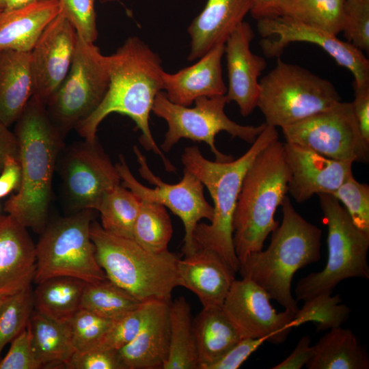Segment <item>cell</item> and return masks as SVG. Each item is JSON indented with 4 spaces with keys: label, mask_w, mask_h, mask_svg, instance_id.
I'll use <instances>...</instances> for the list:
<instances>
[{
    "label": "cell",
    "mask_w": 369,
    "mask_h": 369,
    "mask_svg": "<svg viewBox=\"0 0 369 369\" xmlns=\"http://www.w3.org/2000/svg\"><path fill=\"white\" fill-rule=\"evenodd\" d=\"M141 200L122 185L114 187L103 196L98 208L102 228L116 236L133 238L134 224Z\"/></svg>",
    "instance_id": "cell-32"
},
{
    "label": "cell",
    "mask_w": 369,
    "mask_h": 369,
    "mask_svg": "<svg viewBox=\"0 0 369 369\" xmlns=\"http://www.w3.org/2000/svg\"><path fill=\"white\" fill-rule=\"evenodd\" d=\"M60 11L59 0H38L0 14V51L31 52Z\"/></svg>",
    "instance_id": "cell-25"
},
{
    "label": "cell",
    "mask_w": 369,
    "mask_h": 369,
    "mask_svg": "<svg viewBox=\"0 0 369 369\" xmlns=\"http://www.w3.org/2000/svg\"><path fill=\"white\" fill-rule=\"evenodd\" d=\"M85 281L68 276H56L40 284L33 290L34 310L59 322H70L81 308Z\"/></svg>",
    "instance_id": "cell-30"
},
{
    "label": "cell",
    "mask_w": 369,
    "mask_h": 369,
    "mask_svg": "<svg viewBox=\"0 0 369 369\" xmlns=\"http://www.w3.org/2000/svg\"><path fill=\"white\" fill-rule=\"evenodd\" d=\"M311 339L303 336L292 352L282 361L272 367L273 369H300L305 366L312 355Z\"/></svg>",
    "instance_id": "cell-48"
},
{
    "label": "cell",
    "mask_w": 369,
    "mask_h": 369,
    "mask_svg": "<svg viewBox=\"0 0 369 369\" xmlns=\"http://www.w3.org/2000/svg\"><path fill=\"white\" fill-rule=\"evenodd\" d=\"M281 206L282 221L271 233L269 247L249 255L238 272L295 314L299 308L291 292L292 280L299 269L320 260L322 232L297 212L288 196Z\"/></svg>",
    "instance_id": "cell-4"
},
{
    "label": "cell",
    "mask_w": 369,
    "mask_h": 369,
    "mask_svg": "<svg viewBox=\"0 0 369 369\" xmlns=\"http://www.w3.org/2000/svg\"><path fill=\"white\" fill-rule=\"evenodd\" d=\"M284 154L290 176L288 192L298 203L315 194L332 195L353 175L352 164L325 157L294 143H284Z\"/></svg>",
    "instance_id": "cell-18"
},
{
    "label": "cell",
    "mask_w": 369,
    "mask_h": 369,
    "mask_svg": "<svg viewBox=\"0 0 369 369\" xmlns=\"http://www.w3.org/2000/svg\"><path fill=\"white\" fill-rule=\"evenodd\" d=\"M33 91L30 52L0 51V121L16 122Z\"/></svg>",
    "instance_id": "cell-26"
},
{
    "label": "cell",
    "mask_w": 369,
    "mask_h": 369,
    "mask_svg": "<svg viewBox=\"0 0 369 369\" xmlns=\"http://www.w3.org/2000/svg\"><path fill=\"white\" fill-rule=\"evenodd\" d=\"M134 152L139 164L141 176L152 184L149 188L141 184L132 174L125 159L120 155L115 164L122 184L133 191L141 200L161 204L168 208L182 221L184 228L182 253L189 255L195 251L193 233L201 219L209 221L213 215V207L206 200L204 184L190 171L184 167L182 180L176 184L163 182L149 168L146 157L135 146Z\"/></svg>",
    "instance_id": "cell-12"
},
{
    "label": "cell",
    "mask_w": 369,
    "mask_h": 369,
    "mask_svg": "<svg viewBox=\"0 0 369 369\" xmlns=\"http://www.w3.org/2000/svg\"><path fill=\"white\" fill-rule=\"evenodd\" d=\"M265 342L266 338H243L206 369H237Z\"/></svg>",
    "instance_id": "cell-45"
},
{
    "label": "cell",
    "mask_w": 369,
    "mask_h": 369,
    "mask_svg": "<svg viewBox=\"0 0 369 369\" xmlns=\"http://www.w3.org/2000/svg\"><path fill=\"white\" fill-rule=\"evenodd\" d=\"M62 169L64 193L77 211L96 210L105 194L121 184L115 165L97 139L84 140L69 148Z\"/></svg>",
    "instance_id": "cell-15"
},
{
    "label": "cell",
    "mask_w": 369,
    "mask_h": 369,
    "mask_svg": "<svg viewBox=\"0 0 369 369\" xmlns=\"http://www.w3.org/2000/svg\"><path fill=\"white\" fill-rule=\"evenodd\" d=\"M349 215L353 223L369 233V186L360 183L352 175L332 194Z\"/></svg>",
    "instance_id": "cell-40"
},
{
    "label": "cell",
    "mask_w": 369,
    "mask_h": 369,
    "mask_svg": "<svg viewBox=\"0 0 369 369\" xmlns=\"http://www.w3.org/2000/svg\"><path fill=\"white\" fill-rule=\"evenodd\" d=\"M5 0H0V9L1 10H3L4 7H5Z\"/></svg>",
    "instance_id": "cell-53"
},
{
    "label": "cell",
    "mask_w": 369,
    "mask_h": 369,
    "mask_svg": "<svg viewBox=\"0 0 369 369\" xmlns=\"http://www.w3.org/2000/svg\"><path fill=\"white\" fill-rule=\"evenodd\" d=\"M15 123L22 178L17 193L5 202L4 210L26 228L42 232L63 136L49 119L45 105L33 96Z\"/></svg>",
    "instance_id": "cell-2"
},
{
    "label": "cell",
    "mask_w": 369,
    "mask_h": 369,
    "mask_svg": "<svg viewBox=\"0 0 369 369\" xmlns=\"http://www.w3.org/2000/svg\"><path fill=\"white\" fill-rule=\"evenodd\" d=\"M142 303L108 278L86 283L81 308L102 317L116 320L137 308Z\"/></svg>",
    "instance_id": "cell-34"
},
{
    "label": "cell",
    "mask_w": 369,
    "mask_h": 369,
    "mask_svg": "<svg viewBox=\"0 0 369 369\" xmlns=\"http://www.w3.org/2000/svg\"><path fill=\"white\" fill-rule=\"evenodd\" d=\"M193 328L198 369H206L243 339L221 306L203 307Z\"/></svg>",
    "instance_id": "cell-27"
},
{
    "label": "cell",
    "mask_w": 369,
    "mask_h": 369,
    "mask_svg": "<svg viewBox=\"0 0 369 369\" xmlns=\"http://www.w3.org/2000/svg\"><path fill=\"white\" fill-rule=\"evenodd\" d=\"M109 85L94 113L75 129L85 140L94 141L101 122L117 113L129 117L141 132L139 141L147 150L161 157L165 169L176 168L156 144L149 126L150 113L157 94L163 90L161 59L144 41L128 38L108 55Z\"/></svg>",
    "instance_id": "cell-1"
},
{
    "label": "cell",
    "mask_w": 369,
    "mask_h": 369,
    "mask_svg": "<svg viewBox=\"0 0 369 369\" xmlns=\"http://www.w3.org/2000/svg\"><path fill=\"white\" fill-rule=\"evenodd\" d=\"M60 12L83 40L94 42L98 37L94 0H59Z\"/></svg>",
    "instance_id": "cell-42"
},
{
    "label": "cell",
    "mask_w": 369,
    "mask_h": 369,
    "mask_svg": "<svg viewBox=\"0 0 369 369\" xmlns=\"http://www.w3.org/2000/svg\"><path fill=\"white\" fill-rule=\"evenodd\" d=\"M170 301H154L139 333L118 350L124 369H163L169 354Z\"/></svg>",
    "instance_id": "cell-24"
},
{
    "label": "cell",
    "mask_w": 369,
    "mask_h": 369,
    "mask_svg": "<svg viewBox=\"0 0 369 369\" xmlns=\"http://www.w3.org/2000/svg\"><path fill=\"white\" fill-rule=\"evenodd\" d=\"M31 286L8 295L0 307V359L5 346L26 329L33 312Z\"/></svg>",
    "instance_id": "cell-37"
},
{
    "label": "cell",
    "mask_w": 369,
    "mask_h": 369,
    "mask_svg": "<svg viewBox=\"0 0 369 369\" xmlns=\"http://www.w3.org/2000/svg\"><path fill=\"white\" fill-rule=\"evenodd\" d=\"M290 174L279 139L254 159L244 177L233 219V243L241 264L262 249L279 226L275 214L288 192Z\"/></svg>",
    "instance_id": "cell-5"
},
{
    "label": "cell",
    "mask_w": 369,
    "mask_h": 369,
    "mask_svg": "<svg viewBox=\"0 0 369 369\" xmlns=\"http://www.w3.org/2000/svg\"><path fill=\"white\" fill-rule=\"evenodd\" d=\"M269 294L254 282L234 279L222 304V309L242 338H266L281 344L292 328L295 314L277 312L270 303Z\"/></svg>",
    "instance_id": "cell-16"
},
{
    "label": "cell",
    "mask_w": 369,
    "mask_h": 369,
    "mask_svg": "<svg viewBox=\"0 0 369 369\" xmlns=\"http://www.w3.org/2000/svg\"><path fill=\"white\" fill-rule=\"evenodd\" d=\"M116 0H99V1L102 3H109V2H113V1H115Z\"/></svg>",
    "instance_id": "cell-54"
},
{
    "label": "cell",
    "mask_w": 369,
    "mask_h": 369,
    "mask_svg": "<svg viewBox=\"0 0 369 369\" xmlns=\"http://www.w3.org/2000/svg\"><path fill=\"white\" fill-rule=\"evenodd\" d=\"M26 329L33 352L42 368H64L76 351L70 322L55 320L33 310Z\"/></svg>",
    "instance_id": "cell-28"
},
{
    "label": "cell",
    "mask_w": 369,
    "mask_h": 369,
    "mask_svg": "<svg viewBox=\"0 0 369 369\" xmlns=\"http://www.w3.org/2000/svg\"><path fill=\"white\" fill-rule=\"evenodd\" d=\"M154 301L144 302L135 310L115 320L95 347L118 351L129 343L144 325Z\"/></svg>",
    "instance_id": "cell-39"
},
{
    "label": "cell",
    "mask_w": 369,
    "mask_h": 369,
    "mask_svg": "<svg viewBox=\"0 0 369 369\" xmlns=\"http://www.w3.org/2000/svg\"><path fill=\"white\" fill-rule=\"evenodd\" d=\"M92 210H79L44 229L36 245V284L56 276L72 277L87 283L107 278L98 263L90 236Z\"/></svg>",
    "instance_id": "cell-9"
},
{
    "label": "cell",
    "mask_w": 369,
    "mask_h": 369,
    "mask_svg": "<svg viewBox=\"0 0 369 369\" xmlns=\"http://www.w3.org/2000/svg\"><path fill=\"white\" fill-rule=\"evenodd\" d=\"M90 236L98 263L110 281L141 303L171 301L180 286L175 254L150 251L133 238L105 231L96 221L91 223Z\"/></svg>",
    "instance_id": "cell-6"
},
{
    "label": "cell",
    "mask_w": 369,
    "mask_h": 369,
    "mask_svg": "<svg viewBox=\"0 0 369 369\" xmlns=\"http://www.w3.org/2000/svg\"><path fill=\"white\" fill-rule=\"evenodd\" d=\"M22 178L21 167L18 159L8 156L0 172V199L18 189Z\"/></svg>",
    "instance_id": "cell-47"
},
{
    "label": "cell",
    "mask_w": 369,
    "mask_h": 369,
    "mask_svg": "<svg viewBox=\"0 0 369 369\" xmlns=\"http://www.w3.org/2000/svg\"><path fill=\"white\" fill-rule=\"evenodd\" d=\"M254 38L251 27L243 21L225 43L228 78L226 97L228 103L234 101L237 104L244 117L257 107L259 77L266 66L264 58L250 49Z\"/></svg>",
    "instance_id": "cell-19"
},
{
    "label": "cell",
    "mask_w": 369,
    "mask_h": 369,
    "mask_svg": "<svg viewBox=\"0 0 369 369\" xmlns=\"http://www.w3.org/2000/svg\"><path fill=\"white\" fill-rule=\"evenodd\" d=\"M345 0H279V15L337 35Z\"/></svg>",
    "instance_id": "cell-33"
},
{
    "label": "cell",
    "mask_w": 369,
    "mask_h": 369,
    "mask_svg": "<svg viewBox=\"0 0 369 369\" xmlns=\"http://www.w3.org/2000/svg\"><path fill=\"white\" fill-rule=\"evenodd\" d=\"M277 139V128L266 124L249 149L235 160L210 161L196 146L185 148L182 154L184 167L207 188L213 201L210 223L200 222L194 231L195 249L215 252L236 273L240 264L233 243V219L242 183L256 156Z\"/></svg>",
    "instance_id": "cell-3"
},
{
    "label": "cell",
    "mask_w": 369,
    "mask_h": 369,
    "mask_svg": "<svg viewBox=\"0 0 369 369\" xmlns=\"http://www.w3.org/2000/svg\"><path fill=\"white\" fill-rule=\"evenodd\" d=\"M109 81L108 56L77 34L70 70L45 105L49 119L63 137L98 108Z\"/></svg>",
    "instance_id": "cell-10"
},
{
    "label": "cell",
    "mask_w": 369,
    "mask_h": 369,
    "mask_svg": "<svg viewBox=\"0 0 369 369\" xmlns=\"http://www.w3.org/2000/svg\"><path fill=\"white\" fill-rule=\"evenodd\" d=\"M353 89L355 96L352 104L354 113L361 136L369 146V83L353 84Z\"/></svg>",
    "instance_id": "cell-46"
},
{
    "label": "cell",
    "mask_w": 369,
    "mask_h": 369,
    "mask_svg": "<svg viewBox=\"0 0 369 369\" xmlns=\"http://www.w3.org/2000/svg\"><path fill=\"white\" fill-rule=\"evenodd\" d=\"M6 297H7L6 295H0V307L2 305V303H3V301H4V300L5 299Z\"/></svg>",
    "instance_id": "cell-52"
},
{
    "label": "cell",
    "mask_w": 369,
    "mask_h": 369,
    "mask_svg": "<svg viewBox=\"0 0 369 369\" xmlns=\"http://www.w3.org/2000/svg\"><path fill=\"white\" fill-rule=\"evenodd\" d=\"M77 38L75 29L59 11L30 52L33 96L44 105L70 70Z\"/></svg>",
    "instance_id": "cell-17"
},
{
    "label": "cell",
    "mask_w": 369,
    "mask_h": 369,
    "mask_svg": "<svg viewBox=\"0 0 369 369\" xmlns=\"http://www.w3.org/2000/svg\"><path fill=\"white\" fill-rule=\"evenodd\" d=\"M252 0H208L188 28L189 61L199 59L216 46L225 44L252 8Z\"/></svg>",
    "instance_id": "cell-23"
},
{
    "label": "cell",
    "mask_w": 369,
    "mask_h": 369,
    "mask_svg": "<svg viewBox=\"0 0 369 369\" xmlns=\"http://www.w3.org/2000/svg\"><path fill=\"white\" fill-rule=\"evenodd\" d=\"M19 147L17 137L9 126L0 121V172L8 156L18 159Z\"/></svg>",
    "instance_id": "cell-49"
},
{
    "label": "cell",
    "mask_w": 369,
    "mask_h": 369,
    "mask_svg": "<svg viewBox=\"0 0 369 369\" xmlns=\"http://www.w3.org/2000/svg\"><path fill=\"white\" fill-rule=\"evenodd\" d=\"M225 44L216 46L195 64L175 73L163 72V90L172 102L190 106L195 99L225 95L227 87L222 77L221 59Z\"/></svg>",
    "instance_id": "cell-21"
},
{
    "label": "cell",
    "mask_w": 369,
    "mask_h": 369,
    "mask_svg": "<svg viewBox=\"0 0 369 369\" xmlns=\"http://www.w3.org/2000/svg\"><path fill=\"white\" fill-rule=\"evenodd\" d=\"M327 227L328 258L324 269L300 279L295 288L296 300L306 301L320 294H332L342 280L369 278L367 256L369 233L359 229L347 211L332 195H318Z\"/></svg>",
    "instance_id": "cell-7"
},
{
    "label": "cell",
    "mask_w": 369,
    "mask_h": 369,
    "mask_svg": "<svg viewBox=\"0 0 369 369\" xmlns=\"http://www.w3.org/2000/svg\"><path fill=\"white\" fill-rule=\"evenodd\" d=\"M180 286L192 291L203 307L222 306L234 281V272L215 252L198 249L178 259Z\"/></svg>",
    "instance_id": "cell-22"
},
{
    "label": "cell",
    "mask_w": 369,
    "mask_h": 369,
    "mask_svg": "<svg viewBox=\"0 0 369 369\" xmlns=\"http://www.w3.org/2000/svg\"><path fill=\"white\" fill-rule=\"evenodd\" d=\"M282 130L286 142L325 157L351 163L368 161L369 146L361 136L352 102L341 100Z\"/></svg>",
    "instance_id": "cell-13"
},
{
    "label": "cell",
    "mask_w": 369,
    "mask_h": 369,
    "mask_svg": "<svg viewBox=\"0 0 369 369\" xmlns=\"http://www.w3.org/2000/svg\"><path fill=\"white\" fill-rule=\"evenodd\" d=\"M114 320L80 308L70 320L72 340L76 351L96 346Z\"/></svg>",
    "instance_id": "cell-38"
},
{
    "label": "cell",
    "mask_w": 369,
    "mask_h": 369,
    "mask_svg": "<svg viewBox=\"0 0 369 369\" xmlns=\"http://www.w3.org/2000/svg\"><path fill=\"white\" fill-rule=\"evenodd\" d=\"M342 31L348 42L361 51H369V0H345Z\"/></svg>",
    "instance_id": "cell-41"
},
{
    "label": "cell",
    "mask_w": 369,
    "mask_h": 369,
    "mask_svg": "<svg viewBox=\"0 0 369 369\" xmlns=\"http://www.w3.org/2000/svg\"><path fill=\"white\" fill-rule=\"evenodd\" d=\"M341 100L330 81L279 57L275 67L259 81L257 107L265 123L275 128L295 124Z\"/></svg>",
    "instance_id": "cell-8"
},
{
    "label": "cell",
    "mask_w": 369,
    "mask_h": 369,
    "mask_svg": "<svg viewBox=\"0 0 369 369\" xmlns=\"http://www.w3.org/2000/svg\"><path fill=\"white\" fill-rule=\"evenodd\" d=\"M309 369H368L369 357L349 329L331 328L312 345Z\"/></svg>",
    "instance_id": "cell-29"
},
{
    "label": "cell",
    "mask_w": 369,
    "mask_h": 369,
    "mask_svg": "<svg viewBox=\"0 0 369 369\" xmlns=\"http://www.w3.org/2000/svg\"><path fill=\"white\" fill-rule=\"evenodd\" d=\"M38 0H5L3 10H12L30 5Z\"/></svg>",
    "instance_id": "cell-51"
},
{
    "label": "cell",
    "mask_w": 369,
    "mask_h": 369,
    "mask_svg": "<svg viewBox=\"0 0 369 369\" xmlns=\"http://www.w3.org/2000/svg\"><path fill=\"white\" fill-rule=\"evenodd\" d=\"M2 12H3V10L0 9V14H1Z\"/></svg>",
    "instance_id": "cell-55"
},
{
    "label": "cell",
    "mask_w": 369,
    "mask_h": 369,
    "mask_svg": "<svg viewBox=\"0 0 369 369\" xmlns=\"http://www.w3.org/2000/svg\"><path fill=\"white\" fill-rule=\"evenodd\" d=\"M172 233V221L165 207L141 200L133 228V239L144 249L161 253L168 250Z\"/></svg>",
    "instance_id": "cell-35"
},
{
    "label": "cell",
    "mask_w": 369,
    "mask_h": 369,
    "mask_svg": "<svg viewBox=\"0 0 369 369\" xmlns=\"http://www.w3.org/2000/svg\"><path fill=\"white\" fill-rule=\"evenodd\" d=\"M257 28L264 38L260 42L261 49L269 57H280L292 42L314 44L327 52L338 65L351 71L354 77L353 84L369 83L368 59L361 51L347 41L340 40L337 35L282 15L257 20Z\"/></svg>",
    "instance_id": "cell-14"
},
{
    "label": "cell",
    "mask_w": 369,
    "mask_h": 369,
    "mask_svg": "<svg viewBox=\"0 0 369 369\" xmlns=\"http://www.w3.org/2000/svg\"><path fill=\"white\" fill-rule=\"evenodd\" d=\"M40 368L41 365L34 355L27 330L25 329L11 342L8 353L0 359V369Z\"/></svg>",
    "instance_id": "cell-44"
},
{
    "label": "cell",
    "mask_w": 369,
    "mask_h": 369,
    "mask_svg": "<svg viewBox=\"0 0 369 369\" xmlns=\"http://www.w3.org/2000/svg\"><path fill=\"white\" fill-rule=\"evenodd\" d=\"M250 13L256 20L279 15V0H252Z\"/></svg>",
    "instance_id": "cell-50"
},
{
    "label": "cell",
    "mask_w": 369,
    "mask_h": 369,
    "mask_svg": "<svg viewBox=\"0 0 369 369\" xmlns=\"http://www.w3.org/2000/svg\"><path fill=\"white\" fill-rule=\"evenodd\" d=\"M36 270V245L27 228L10 215H0V295L31 286Z\"/></svg>",
    "instance_id": "cell-20"
},
{
    "label": "cell",
    "mask_w": 369,
    "mask_h": 369,
    "mask_svg": "<svg viewBox=\"0 0 369 369\" xmlns=\"http://www.w3.org/2000/svg\"><path fill=\"white\" fill-rule=\"evenodd\" d=\"M66 369H124L118 351L94 347L75 351L66 364Z\"/></svg>",
    "instance_id": "cell-43"
},
{
    "label": "cell",
    "mask_w": 369,
    "mask_h": 369,
    "mask_svg": "<svg viewBox=\"0 0 369 369\" xmlns=\"http://www.w3.org/2000/svg\"><path fill=\"white\" fill-rule=\"evenodd\" d=\"M195 106L189 107L171 102L164 92L155 98L152 111L165 120L167 131L161 145L163 152H169L182 138L193 141L204 142L210 148L215 161H228L231 156L221 153L215 146V136L225 131L232 137H238L252 144L266 126L241 125L230 120L225 113L228 103L225 95L200 97L195 100Z\"/></svg>",
    "instance_id": "cell-11"
},
{
    "label": "cell",
    "mask_w": 369,
    "mask_h": 369,
    "mask_svg": "<svg viewBox=\"0 0 369 369\" xmlns=\"http://www.w3.org/2000/svg\"><path fill=\"white\" fill-rule=\"evenodd\" d=\"M340 295L324 293L306 301L294 315L290 326L292 329L306 323H314L316 331L342 326L350 317L351 308L342 303Z\"/></svg>",
    "instance_id": "cell-36"
},
{
    "label": "cell",
    "mask_w": 369,
    "mask_h": 369,
    "mask_svg": "<svg viewBox=\"0 0 369 369\" xmlns=\"http://www.w3.org/2000/svg\"><path fill=\"white\" fill-rule=\"evenodd\" d=\"M169 354L163 369H198L193 318L184 297L169 302Z\"/></svg>",
    "instance_id": "cell-31"
}]
</instances>
